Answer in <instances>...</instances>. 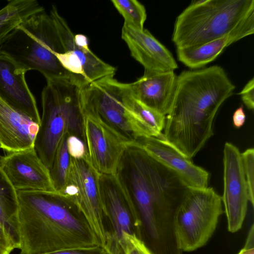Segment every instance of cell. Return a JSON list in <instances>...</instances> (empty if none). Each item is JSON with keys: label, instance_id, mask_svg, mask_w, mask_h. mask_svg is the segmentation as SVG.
Listing matches in <instances>:
<instances>
[{"label": "cell", "instance_id": "6da1fadb", "mask_svg": "<svg viewBox=\"0 0 254 254\" xmlns=\"http://www.w3.org/2000/svg\"><path fill=\"white\" fill-rule=\"evenodd\" d=\"M115 175L154 244L153 251L168 254L176 250L174 218L191 188L134 142L127 145Z\"/></svg>", "mask_w": 254, "mask_h": 254}, {"label": "cell", "instance_id": "7a4b0ae2", "mask_svg": "<svg viewBox=\"0 0 254 254\" xmlns=\"http://www.w3.org/2000/svg\"><path fill=\"white\" fill-rule=\"evenodd\" d=\"M10 224L20 254L102 247L76 207L57 191L20 190Z\"/></svg>", "mask_w": 254, "mask_h": 254}, {"label": "cell", "instance_id": "3957f363", "mask_svg": "<svg viewBox=\"0 0 254 254\" xmlns=\"http://www.w3.org/2000/svg\"><path fill=\"white\" fill-rule=\"evenodd\" d=\"M235 88L224 69L217 65L182 71L166 116L164 138L191 160L213 135L216 113Z\"/></svg>", "mask_w": 254, "mask_h": 254}, {"label": "cell", "instance_id": "277c9868", "mask_svg": "<svg viewBox=\"0 0 254 254\" xmlns=\"http://www.w3.org/2000/svg\"><path fill=\"white\" fill-rule=\"evenodd\" d=\"M81 89L68 79L47 80L43 89L42 114L34 148L49 170L64 136L74 135L84 141Z\"/></svg>", "mask_w": 254, "mask_h": 254}, {"label": "cell", "instance_id": "5b68a950", "mask_svg": "<svg viewBox=\"0 0 254 254\" xmlns=\"http://www.w3.org/2000/svg\"><path fill=\"white\" fill-rule=\"evenodd\" d=\"M61 50L53 20L45 10L27 18L0 44V53L27 71L37 70L47 81L68 79L74 82L55 55Z\"/></svg>", "mask_w": 254, "mask_h": 254}, {"label": "cell", "instance_id": "8992f818", "mask_svg": "<svg viewBox=\"0 0 254 254\" xmlns=\"http://www.w3.org/2000/svg\"><path fill=\"white\" fill-rule=\"evenodd\" d=\"M254 11V0H192L176 18L177 49L197 47L224 36Z\"/></svg>", "mask_w": 254, "mask_h": 254}, {"label": "cell", "instance_id": "52a82bcc", "mask_svg": "<svg viewBox=\"0 0 254 254\" xmlns=\"http://www.w3.org/2000/svg\"><path fill=\"white\" fill-rule=\"evenodd\" d=\"M128 83L109 76L89 83L81 89L83 112L97 118L128 142L150 137V132L131 108Z\"/></svg>", "mask_w": 254, "mask_h": 254}, {"label": "cell", "instance_id": "ba28073f", "mask_svg": "<svg viewBox=\"0 0 254 254\" xmlns=\"http://www.w3.org/2000/svg\"><path fill=\"white\" fill-rule=\"evenodd\" d=\"M223 213L221 196L213 188H190L174 218L178 249L182 252H191L204 246Z\"/></svg>", "mask_w": 254, "mask_h": 254}, {"label": "cell", "instance_id": "9c48e42d", "mask_svg": "<svg viewBox=\"0 0 254 254\" xmlns=\"http://www.w3.org/2000/svg\"><path fill=\"white\" fill-rule=\"evenodd\" d=\"M99 176L88 158L70 157L65 185L58 192L76 207L101 246L107 247L111 235L105 227L108 214L100 194Z\"/></svg>", "mask_w": 254, "mask_h": 254}, {"label": "cell", "instance_id": "30bf717a", "mask_svg": "<svg viewBox=\"0 0 254 254\" xmlns=\"http://www.w3.org/2000/svg\"><path fill=\"white\" fill-rule=\"evenodd\" d=\"M49 14L61 47V51L55 55L63 67L70 73L74 82L83 87L100 79L114 75L116 68L90 50L85 35L73 33L56 6L52 5Z\"/></svg>", "mask_w": 254, "mask_h": 254}, {"label": "cell", "instance_id": "8fae6325", "mask_svg": "<svg viewBox=\"0 0 254 254\" xmlns=\"http://www.w3.org/2000/svg\"><path fill=\"white\" fill-rule=\"evenodd\" d=\"M223 162L224 191L221 198L228 231L235 233L242 228L250 199L241 153L231 143H225Z\"/></svg>", "mask_w": 254, "mask_h": 254}, {"label": "cell", "instance_id": "7c38bea8", "mask_svg": "<svg viewBox=\"0 0 254 254\" xmlns=\"http://www.w3.org/2000/svg\"><path fill=\"white\" fill-rule=\"evenodd\" d=\"M84 142L89 160L100 174H115L129 143L97 118L84 112Z\"/></svg>", "mask_w": 254, "mask_h": 254}, {"label": "cell", "instance_id": "4fadbf2b", "mask_svg": "<svg viewBox=\"0 0 254 254\" xmlns=\"http://www.w3.org/2000/svg\"><path fill=\"white\" fill-rule=\"evenodd\" d=\"M0 168L16 191H56L49 169L34 147L1 156Z\"/></svg>", "mask_w": 254, "mask_h": 254}, {"label": "cell", "instance_id": "5bb4252c", "mask_svg": "<svg viewBox=\"0 0 254 254\" xmlns=\"http://www.w3.org/2000/svg\"><path fill=\"white\" fill-rule=\"evenodd\" d=\"M99 189L108 217L115 230L113 235L117 241L123 232L135 233L133 226L141 237L142 223L140 217L116 175L100 174Z\"/></svg>", "mask_w": 254, "mask_h": 254}, {"label": "cell", "instance_id": "9a60e30c", "mask_svg": "<svg viewBox=\"0 0 254 254\" xmlns=\"http://www.w3.org/2000/svg\"><path fill=\"white\" fill-rule=\"evenodd\" d=\"M27 71L0 53V98L9 106L40 125L41 117L25 75Z\"/></svg>", "mask_w": 254, "mask_h": 254}, {"label": "cell", "instance_id": "2e32d148", "mask_svg": "<svg viewBox=\"0 0 254 254\" xmlns=\"http://www.w3.org/2000/svg\"><path fill=\"white\" fill-rule=\"evenodd\" d=\"M122 38L144 72L174 71L178 68L172 53L147 29L140 30L124 24Z\"/></svg>", "mask_w": 254, "mask_h": 254}, {"label": "cell", "instance_id": "e0dca14e", "mask_svg": "<svg viewBox=\"0 0 254 254\" xmlns=\"http://www.w3.org/2000/svg\"><path fill=\"white\" fill-rule=\"evenodd\" d=\"M134 142L149 155L177 173L191 188L208 187L209 173L195 165L164 137H143Z\"/></svg>", "mask_w": 254, "mask_h": 254}, {"label": "cell", "instance_id": "ac0fdd59", "mask_svg": "<svg viewBox=\"0 0 254 254\" xmlns=\"http://www.w3.org/2000/svg\"><path fill=\"white\" fill-rule=\"evenodd\" d=\"M177 79L174 71L144 72L142 76L128 84L136 99L166 116L174 100Z\"/></svg>", "mask_w": 254, "mask_h": 254}, {"label": "cell", "instance_id": "d6986e66", "mask_svg": "<svg viewBox=\"0 0 254 254\" xmlns=\"http://www.w3.org/2000/svg\"><path fill=\"white\" fill-rule=\"evenodd\" d=\"M39 125L0 98V148L8 153L34 147Z\"/></svg>", "mask_w": 254, "mask_h": 254}, {"label": "cell", "instance_id": "ffe728a7", "mask_svg": "<svg viewBox=\"0 0 254 254\" xmlns=\"http://www.w3.org/2000/svg\"><path fill=\"white\" fill-rule=\"evenodd\" d=\"M254 33V11L227 34L201 45L177 49L178 60L187 66L196 69L212 62L228 46Z\"/></svg>", "mask_w": 254, "mask_h": 254}, {"label": "cell", "instance_id": "44dd1931", "mask_svg": "<svg viewBox=\"0 0 254 254\" xmlns=\"http://www.w3.org/2000/svg\"><path fill=\"white\" fill-rule=\"evenodd\" d=\"M36 0H11L0 9V44L16 27L31 15L44 10Z\"/></svg>", "mask_w": 254, "mask_h": 254}, {"label": "cell", "instance_id": "7402d4cb", "mask_svg": "<svg viewBox=\"0 0 254 254\" xmlns=\"http://www.w3.org/2000/svg\"><path fill=\"white\" fill-rule=\"evenodd\" d=\"M67 135L64 136L60 141L49 170L52 183L57 192H60L64 188L69 168L70 156L66 145Z\"/></svg>", "mask_w": 254, "mask_h": 254}, {"label": "cell", "instance_id": "603a6c76", "mask_svg": "<svg viewBox=\"0 0 254 254\" xmlns=\"http://www.w3.org/2000/svg\"><path fill=\"white\" fill-rule=\"evenodd\" d=\"M17 202V191L0 168V222L12 235L10 219L16 208Z\"/></svg>", "mask_w": 254, "mask_h": 254}, {"label": "cell", "instance_id": "cb8c5ba5", "mask_svg": "<svg viewBox=\"0 0 254 254\" xmlns=\"http://www.w3.org/2000/svg\"><path fill=\"white\" fill-rule=\"evenodd\" d=\"M113 5L124 18V24L142 30L146 19L145 7L136 0H112Z\"/></svg>", "mask_w": 254, "mask_h": 254}, {"label": "cell", "instance_id": "d4e9b609", "mask_svg": "<svg viewBox=\"0 0 254 254\" xmlns=\"http://www.w3.org/2000/svg\"><path fill=\"white\" fill-rule=\"evenodd\" d=\"M118 243L123 254H153L145 242L135 233L122 232Z\"/></svg>", "mask_w": 254, "mask_h": 254}, {"label": "cell", "instance_id": "484cf974", "mask_svg": "<svg viewBox=\"0 0 254 254\" xmlns=\"http://www.w3.org/2000/svg\"><path fill=\"white\" fill-rule=\"evenodd\" d=\"M243 166L248 185L250 202L254 204V149L248 148L241 153Z\"/></svg>", "mask_w": 254, "mask_h": 254}, {"label": "cell", "instance_id": "4316f807", "mask_svg": "<svg viewBox=\"0 0 254 254\" xmlns=\"http://www.w3.org/2000/svg\"><path fill=\"white\" fill-rule=\"evenodd\" d=\"M66 145L70 157L74 159H89L85 144L79 137L68 135L66 138Z\"/></svg>", "mask_w": 254, "mask_h": 254}, {"label": "cell", "instance_id": "83f0119b", "mask_svg": "<svg viewBox=\"0 0 254 254\" xmlns=\"http://www.w3.org/2000/svg\"><path fill=\"white\" fill-rule=\"evenodd\" d=\"M113 239H112L107 247H100L93 250H67L55 252L47 254H118L120 247L118 244L113 247Z\"/></svg>", "mask_w": 254, "mask_h": 254}, {"label": "cell", "instance_id": "f1b7e54d", "mask_svg": "<svg viewBox=\"0 0 254 254\" xmlns=\"http://www.w3.org/2000/svg\"><path fill=\"white\" fill-rule=\"evenodd\" d=\"M16 248V243L13 235L0 222V254H10Z\"/></svg>", "mask_w": 254, "mask_h": 254}, {"label": "cell", "instance_id": "f546056e", "mask_svg": "<svg viewBox=\"0 0 254 254\" xmlns=\"http://www.w3.org/2000/svg\"><path fill=\"white\" fill-rule=\"evenodd\" d=\"M242 101L250 110L254 108V78L250 79L239 93Z\"/></svg>", "mask_w": 254, "mask_h": 254}, {"label": "cell", "instance_id": "4dcf8cb0", "mask_svg": "<svg viewBox=\"0 0 254 254\" xmlns=\"http://www.w3.org/2000/svg\"><path fill=\"white\" fill-rule=\"evenodd\" d=\"M238 254H254V226L253 224L249 232L246 243Z\"/></svg>", "mask_w": 254, "mask_h": 254}, {"label": "cell", "instance_id": "1f68e13d", "mask_svg": "<svg viewBox=\"0 0 254 254\" xmlns=\"http://www.w3.org/2000/svg\"><path fill=\"white\" fill-rule=\"evenodd\" d=\"M246 116L243 106L237 108L234 112L232 120L234 127L240 128L242 127L246 121Z\"/></svg>", "mask_w": 254, "mask_h": 254}]
</instances>
